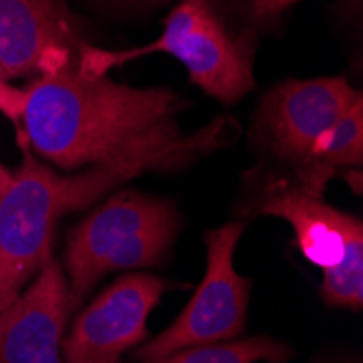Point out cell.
Instances as JSON below:
<instances>
[{
  "instance_id": "cell-4",
  "label": "cell",
  "mask_w": 363,
  "mask_h": 363,
  "mask_svg": "<svg viewBox=\"0 0 363 363\" xmlns=\"http://www.w3.org/2000/svg\"><path fill=\"white\" fill-rule=\"evenodd\" d=\"M152 52H168L183 61L191 83L222 103H233L252 89L248 50L228 35L207 0H181L168 16L161 38L130 50H103L79 44V70L87 77H107L111 68Z\"/></svg>"
},
{
  "instance_id": "cell-5",
  "label": "cell",
  "mask_w": 363,
  "mask_h": 363,
  "mask_svg": "<svg viewBox=\"0 0 363 363\" xmlns=\"http://www.w3.org/2000/svg\"><path fill=\"white\" fill-rule=\"evenodd\" d=\"M259 211L291 224L303 257L318 266L322 301L328 307L359 311L363 305V222L326 205L301 187H274Z\"/></svg>"
},
{
  "instance_id": "cell-2",
  "label": "cell",
  "mask_w": 363,
  "mask_h": 363,
  "mask_svg": "<svg viewBox=\"0 0 363 363\" xmlns=\"http://www.w3.org/2000/svg\"><path fill=\"white\" fill-rule=\"evenodd\" d=\"M40 79L20 89L11 120L30 148L63 170L91 166L166 128L179 111L170 89H135L79 70L72 48L50 50Z\"/></svg>"
},
{
  "instance_id": "cell-15",
  "label": "cell",
  "mask_w": 363,
  "mask_h": 363,
  "mask_svg": "<svg viewBox=\"0 0 363 363\" xmlns=\"http://www.w3.org/2000/svg\"><path fill=\"white\" fill-rule=\"evenodd\" d=\"M11 174L13 172H9L3 163H0V196H3V191L9 187V183H11Z\"/></svg>"
},
{
  "instance_id": "cell-7",
  "label": "cell",
  "mask_w": 363,
  "mask_h": 363,
  "mask_svg": "<svg viewBox=\"0 0 363 363\" xmlns=\"http://www.w3.org/2000/svg\"><path fill=\"white\" fill-rule=\"evenodd\" d=\"M170 283L146 272L116 279L72 322L63 337V363H122V354L148 340V315Z\"/></svg>"
},
{
  "instance_id": "cell-12",
  "label": "cell",
  "mask_w": 363,
  "mask_h": 363,
  "mask_svg": "<svg viewBox=\"0 0 363 363\" xmlns=\"http://www.w3.org/2000/svg\"><path fill=\"white\" fill-rule=\"evenodd\" d=\"M291 357V348L272 337H246V340H226L213 344L187 346L170 352L161 359L140 361V363H285Z\"/></svg>"
},
{
  "instance_id": "cell-9",
  "label": "cell",
  "mask_w": 363,
  "mask_h": 363,
  "mask_svg": "<svg viewBox=\"0 0 363 363\" xmlns=\"http://www.w3.org/2000/svg\"><path fill=\"white\" fill-rule=\"evenodd\" d=\"M359 91L342 77L287 81L279 85L263 107L274 150L301 168L322 138L359 101Z\"/></svg>"
},
{
  "instance_id": "cell-1",
  "label": "cell",
  "mask_w": 363,
  "mask_h": 363,
  "mask_svg": "<svg viewBox=\"0 0 363 363\" xmlns=\"http://www.w3.org/2000/svg\"><path fill=\"white\" fill-rule=\"evenodd\" d=\"M224 126L218 122L196 135H181L179 126L170 124L72 177H61L44 166L18 130L22 163L0 196V309L7 307L52 257V235L65 213L87 207L118 183L146 170L183 166L213 148Z\"/></svg>"
},
{
  "instance_id": "cell-14",
  "label": "cell",
  "mask_w": 363,
  "mask_h": 363,
  "mask_svg": "<svg viewBox=\"0 0 363 363\" xmlns=\"http://www.w3.org/2000/svg\"><path fill=\"white\" fill-rule=\"evenodd\" d=\"M166 3V0H103V7L109 9H146V7H155Z\"/></svg>"
},
{
  "instance_id": "cell-13",
  "label": "cell",
  "mask_w": 363,
  "mask_h": 363,
  "mask_svg": "<svg viewBox=\"0 0 363 363\" xmlns=\"http://www.w3.org/2000/svg\"><path fill=\"white\" fill-rule=\"evenodd\" d=\"M296 0H250V9L257 18H270L294 5Z\"/></svg>"
},
{
  "instance_id": "cell-8",
  "label": "cell",
  "mask_w": 363,
  "mask_h": 363,
  "mask_svg": "<svg viewBox=\"0 0 363 363\" xmlns=\"http://www.w3.org/2000/svg\"><path fill=\"white\" fill-rule=\"evenodd\" d=\"M72 311L68 277L50 257L0 309V363H63L61 344Z\"/></svg>"
},
{
  "instance_id": "cell-6",
  "label": "cell",
  "mask_w": 363,
  "mask_h": 363,
  "mask_svg": "<svg viewBox=\"0 0 363 363\" xmlns=\"http://www.w3.org/2000/svg\"><path fill=\"white\" fill-rule=\"evenodd\" d=\"M246 222L233 220L207 230V270L177 320L135 352L140 361L161 359L187 346L226 342L242 335L248 315L250 281L235 270V248Z\"/></svg>"
},
{
  "instance_id": "cell-11",
  "label": "cell",
  "mask_w": 363,
  "mask_h": 363,
  "mask_svg": "<svg viewBox=\"0 0 363 363\" xmlns=\"http://www.w3.org/2000/svg\"><path fill=\"white\" fill-rule=\"evenodd\" d=\"M363 161V101H359L340 118V122L322 138L311 157L296 168L301 189L311 196L324 194L326 183L340 168L361 166Z\"/></svg>"
},
{
  "instance_id": "cell-10",
  "label": "cell",
  "mask_w": 363,
  "mask_h": 363,
  "mask_svg": "<svg viewBox=\"0 0 363 363\" xmlns=\"http://www.w3.org/2000/svg\"><path fill=\"white\" fill-rule=\"evenodd\" d=\"M72 28L57 0H0V79L38 72L55 48H72Z\"/></svg>"
},
{
  "instance_id": "cell-3",
  "label": "cell",
  "mask_w": 363,
  "mask_h": 363,
  "mask_svg": "<svg viewBox=\"0 0 363 363\" xmlns=\"http://www.w3.org/2000/svg\"><path fill=\"white\" fill-rule=\"evenodd\" d=\"M179 233V213L150 196L122 191L83 220L68 238L65 277L72 309L113 270L157 268L168 259Z\"/></svg>"
}]
</instances>
